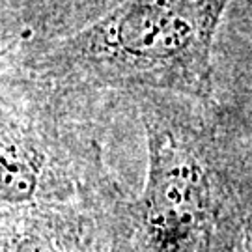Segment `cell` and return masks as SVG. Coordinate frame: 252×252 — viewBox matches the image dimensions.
Masks as SVG:
<instances>
[{"mask_svg":"<svg viewBox=\"0 0 252 252\" xmlns=\"http://www.w3.org/2000/svg\"><path fill=\"white\" fill-rule=\"evenodd\" d=\"M124 0H0V49L69 36Z\"/></svg>","mask_w":252,"mask_h":252,"instance_id":"cell-2","label":"cell"},{"mask_svg":"<svg viewBox=\"0 0 252 252\" xmlns=\"http://www.w3.org/2000/svg\"><path fill=\"white\" fill-rule=\"evenodd\" d=\"M252 88V0H230L211 51V81Z\"/></svg>","mask_w":252,"mask_h":252,"instance_id":"cell-3","label":"cell"},{"mask_svg":"<svg viewBox=\"0 0 252 252\" xmlns=\"http://www.w3.org/2000/svg\"><path fill=\"white\" fill-rule=\"evenodd\" d=\"M17 252H54V249L49 243H45L43 239L27 237V239H23V241L19 243Z\"/></svg>","mask_w":252,"mask_h":252,"instance_id":"cell-4","label":"cell"},{"mask_svg":"<svg viewBox=\"0 0 252 252\" xmlns=\"http://www.w3.org/2000/svg\"><path fill=\"white\" fill-rule=\"evenodd\" d=\"M230 0H124L69 36L9 47L63 86L164 90L206 99L211 51Z\"/></svg>","mask_w":252,"mask_h":252,"instance_id":"cell-1","label":"cell"}]
</instances>
